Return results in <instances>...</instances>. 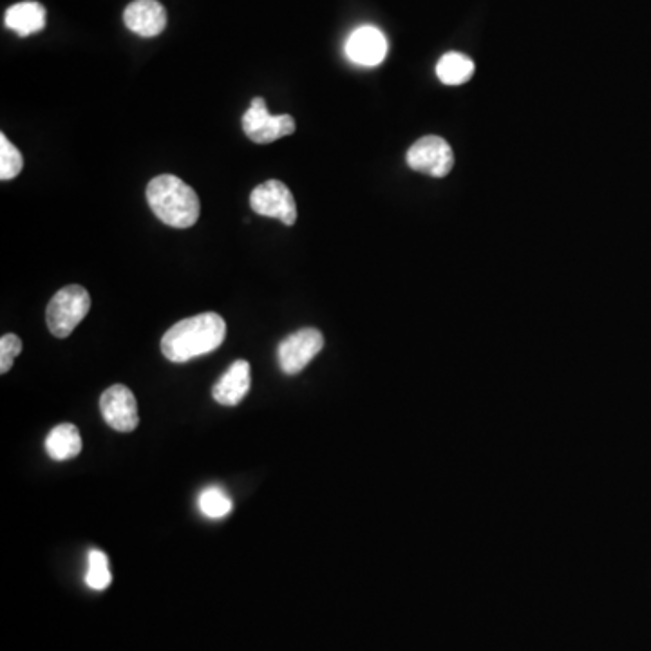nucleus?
Wrapping results in <instances>:
<instances>
[{"mask_svg":"<svg viewBox=\"0 0 651 651\" xmlns=\"http://www.w3.org/2000/svg\"><path fill=\"white\" fill-rule=\"evenodd\" d=\"M227 339V322L214 312L194 315L174 324L161 339V353L174 364L216 351Z\"/></svg>","mask_w":651,"mask_h":651,"instance_id":"obj_1","label":"nucleus"},{"mask_svg":"<svg viewBox=\"0 0 651 651\" xmlns=\"http://www.w3.org/2000/svg\"><path fill=\"white\" fill-rule=\"evenodd\" d=\"M147 201L156 217L169 227L190 228L198 223L201 207L196 190L172 174H161L149 183Z\"/></svg>","mask_w":651,"mask_h":651,"instance_id":"obj_2","label":"nucleus"},{"mask_svg":"<svg viewBox=\"0 0 651 651\" xmlns=\"http://www.w3.org/2000/svg\"><path fill=\"white\" fill-rule=\"evenodd\" d=\"M91 310V297L82 286L71 284L55 293V297L49 301L46 321L48 328L58 339H66L80 322L84 321L85 315Z\"/></svg>","mask_w":651,"mask_h":651,"instance_id":"obj_3","label":"nucleus"},{"mask_svg":"<svg viewBox=\"0 0 651 651\" xmlns=\"http://www.w3.org/2000/svg\"><path fill=\"white\" fill-rule=\"evenodd\" d=\"M243 131L252 142L266 145L295 133V120L290 114L268 113L265 100L254 98L250 109L243 114Z\"/></svg>","mask_w":651,"mask_h":651,"instance_id":"obj_4","label":"nucleus"},{"mask_svg":"<svg viewBox=\"0 0 651 651\" xmlns=\"http://www.w3.org/2000/svg\"><path fill=\"white\" fill-rule=\"evenodd\" d=\"M407 165L425 176L445 178L453 170V149L440 136H425L407 151Z\"/></svg>","mask_w":651,"mask_h":651,"instance_id":"obj_5","label":"nucleus"},{"mask_svg":"<svg viewBox=\"0 0 651 651\" xmlns=\"http://www.w3.org/2000/svg\"><path fill=\"white\" fill-rule=\"evenodd\" d=\"M250 207L259 216L283 221L286 227L297 221V203L283 181L268 180L255 187L250 194Z\"/></svg>","mask_w":651,"mask_h":651,"instance_id":"obj_6","label":"nucleus"},{"mask_svg":"<svg viewBox=\"0 0 651 651\" xmlns=\"http://www.w3.org/2000/svg\"><path fill=\"white\" fill-rule=\"evenodd\" d=\"M324 348V337L315 328H304L288 335L279 344V366L286 375H297Z\"/></svg>","mask_w":651,"mask_h":651,"instance_id":"obj_7","label":"nucleus"},{"mask_svg":"<svg viewBox=\"0 0 651 651\" xmlns=\"http://www.w3.org/2000/svg\"><path fill=\"white\" fill-rule=\"evenodd\" d=\"M100 411L107 425H111L118 433H133L140 424L138 402L133 391L122 384L105 389L100 398Z\"/></svg>","mask_w":651,"mask_h":651,"instance_id":"obj_8","label":"nucleus"},{"mask_svg":"<svg viewBox=\"0 0 651 651\" xmlns=\"http://www.w3.org/2000/svg\"><path fill=\"white\" fill-rule=\"evenodd\" d=\"M346 57L364 67H375L386 60L387 38L375 26H360L346 40Z\"/></svg>","mask_w":651,"mask_h":651,"instance_id":"obj_9","label":"nucleus"},{"mask_svg":"<svg viewBox=\"0 0 651 651\" xmlns=\"http://www.w3.org/2000/svg\"><path fill=\"white\" fill-rule=\"evenodd\" d=\"M123 22L140 37H158L167 28V11L158 0H134L123 11Z\"/></svg>","mask_w":651,"mask_h":651,"instance_id":"obj_10","label":"nucleus"},{"mask_svg":"<svg viewBox=\"0 0 651 651\" xmlns=\"http://www.w3.org/2000/svg\"><path fill=\"white\" fill-rule=\"evenodd\" d=\"M248 391L250 364L246 360H236L212 387V397L221 406L234 407L248 395Z\"/></svg>","mask_w":651,"mask_h":651,"instance_id":"obj_11","label":"nucleus"},{"mask_svg":"<svg viewBox=\"0 0 651 651\" xmlns=\"http://www.w3.org/2000/svg\"><path fill=\"white\" fill-rule=\"evenodd\" d=\"M6 26L19 37H29L46 28V8L38 2H19L6 11Z\"/></svg>","mask_w":651,"mask_h":651,"instance_id":"obj_12","label":"nucleus"},{"mask_svg":"<svg viewBox=\"0 0 651 651\" xmlns=\"http://www.w3.org/2000/svg\"><path fill=\"white\" fill-rule=\"evenodd\" d=\"M82 436L73 424H60L46 440L48 454L57 462H66L82 453Z\"/></svg>","mask_w":651,"mask_h":651,"instance_id":"obj_13","label":"nucleus"},{"mask_svg":"<svg viewBox=\"0 0 651 651\" xmlns=\"http://www.w3.org/2000/svg\"><path fill=\"white\" fill-rule=\"evenodd\" d=\"M474 75V62L463 53H447L436 64V76L445 85H462Z\"/></svg>","mask_w":651,"mask_h":651,"instance_id":"obj_14","label":"nucleus"},{"mask_svg":"<svg viewBox=\"0 0 651 651\" xmlns=\"http://www.w3.org/2000/svg\"><path fill=\"white\" fill-rule=\"evenodd\" d=\"M85 583L91 586L93 590H98V592L109 588L113 583V576H111V570H109V559H107L104 552L91 550V554H89V570H87V576H85Z\"/></svg>","mask_w":651,"mask_h":651,"instance_id":"obj_15","label":"nucleus"},{"mask_svg":"<svg viewBox=\"0 0 651 651\" xmlns=\"http://www.w3.org/2000/svg\"><path fill=\"white\" fill-rule=\"evenodd\" d=\"M24 167L22 152L6 138V134H0V180L8 181L17 178Z\"/></svg>","mask_w":651,"mask_h":651,"instance_id":"obj_16","label":"nucleus"},{"mask_svg":"<svg viewBox=\"0 0 651 651\" xmlns=\"http://www.w3.org/2000/svg\"><path fill=\"white\" fill-rule=\"evenodd\" d=\"M199 509L207 518H225L232 510V501L225 492L217 487H210L207 491L201 492L199 496Z\"/></svg>","mask_w":651,"mask_h":651,"instance_id":"obj_17","label":"nucleus"},{"mask_svg":"<svg viewBox=\"0 0 651 651\" xmlns=\"http://www.w3.org/2000/svg\"><path fill=\"white\" fill-rule=\"evenodd\" d=\"M20 353H22V340L13 333L2 335V339H0V373L2 375H6L13 368V362Z\"/></svg>","mask_w":651,"mask_h":651,"instance_id":"obj_18","label":"nucleus"}]
</instances>
